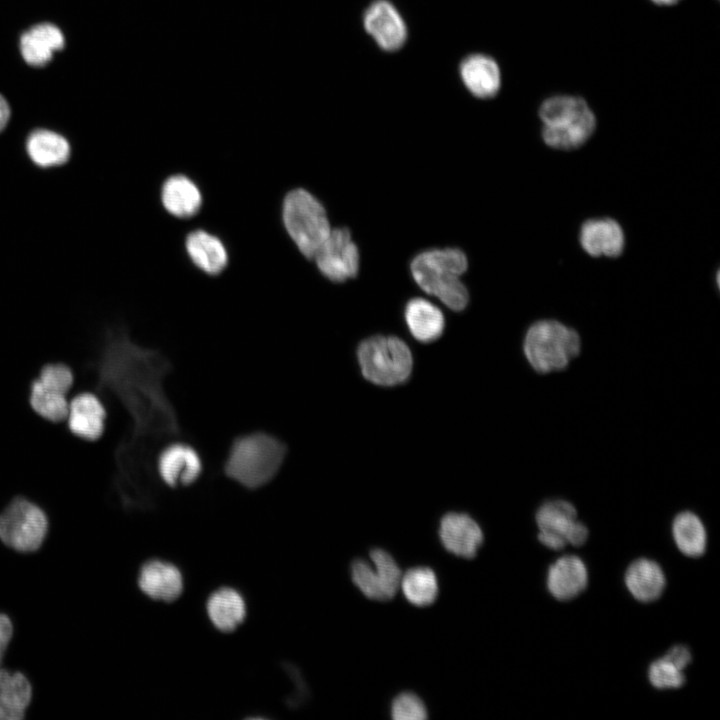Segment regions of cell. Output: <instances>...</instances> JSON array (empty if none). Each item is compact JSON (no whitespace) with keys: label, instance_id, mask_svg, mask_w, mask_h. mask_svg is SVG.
<instances>
[{"label":"cell","instance_id":"obj_1","mask_svg":"<svg viewBox=\"0 0 720 720\" xmlns=\"http://www.w3.org/2000/svg\"><path fill=\"white\" fill-rule=\"evenodd\" d=\"M467 268L468 259L459 248L425 250L410 263L417 285L454 311L463 310L469 301L468 290L460 279Z\"/></svg>","mask_w":720,"mask_h":720},{"label":"cell","instance_id":"obj_2","mask_svg":"<svg viewBox=\"0 0 720 720\" xmlns=\"http://www.w3.org/2000/svg\"><path fill=\"white\" fill-rule=\"evenodd\" d=\"M285 454L286 446L269 434L244 435L233 441L224 471L242 486L257 489L277 474Z\"/></svg>","mask_w":720,"mask_h":720},{"label":"cell","instance_id":"obj_3","mask_svg":"<svg viewBox=\"0 0 720 720\" xmlns=\"http://www.w3.org/2000/svg\"><path fill=\"white\" fill-rule=\"evenodd\" d=\"M544 142L560 150L582 146L596 128V118L584 99L557 95L546 99L539 108Z\"/></svg>","mask_w":720,"mask_h":720},{"label":"cell","instance_id":"obj_4","mask_svg":"<svg viewBox=\"0 0 720 720\" xmlns=\"http://www.w3.org/2000/svg\"><path fill=\"white\" fill-rule=\"evenodd\" d=\"M581 340L573 329L556 320H540L527 330L523 351L530 366L539 373L566 368L580 352Z\"/></svg>","mask_w":720,"mask_h":720},{"label":"cell","instance_id":"obj_5","mask_svg":"<svg viewBox=\"0 0 720 720\" xmlns=\"http://www.w3.org/2000/svg\"><path fill=\"white\" fill-rule=\"evenodd\" d=\"M50 529L46 510L24 495H15L0 511V542L21 554L38 551Z\"/></svg>","mask_w":720,"mask_h":720},{"label":"cell","instance_id":"obj_6","mask_svg":"<svg viewBox=\"0 0 720 720\" xmlns=\"http://www.w3.org/2000/svg\"><path fill=\"white\" fill-rule=\"evenodd\" d=\"M282 219L290 238L309 259L331 231L324 206L303 188L287 193L282 205Z\"/></svg>","mask_w":720,"mask_h":720},{"label":"cell","instance_id":"obj_7","mask_svg":"<svg viewBox=\"0 0 720 720\" xmlns=\"http://www.w3.org/2000/svg\"><path fill=\"white\" fill-rule=\"evenodd\" d=\"M357 358L364 378L381 386L404 383L413 367L409 347L395 336L377 335L365 339L358 346Z\"/></svg>","mask_w":720,"mask_h":720},{"label":"cell","instance_id":"obj_8","mask_svg":"<svg viewBox=\"0 0 720 720\" xmlns=\"http://www.w3.org/2000/svg\"><path fill=\"white\" fill-rule=\"evenodd\" d=\"M371 564L365 559L351 563V579L360 592L369 599L391 600L400 588L401 569L386 550L374 548L370 551Z\"/></svg>","mask_w":720,"mask_h":720},{"label":"cell","instance_id":"obj_9","mask_svg":"<svg viewBox=\"0 0 720 720\" xmlns=\"http://www.w3.org/2000/svg\"><path fill=\"white\" fill-rule=\"evenodd\" d=\"M313 259L319 271L329 280L339 283L356 277L360 267V253L349 229H331Z\"/></svg>","mask_w":720,"mask_h":720},{"label":"cell","instance_id":"obj_10","mask_svg":"<svg viewBox=\"0 0 720 720\" xmlns=\"http://www.w3.org/2000/svg\"><path fill=\"white\" fill-rule=\"evenodd\" d=\"M363 25L385 51L400 49L407 40V27L396 7L388 0H375L365 10Z\"/></svg>","mask_w":720,"mask_h":720},{"label":"cell","instance_id":"obj_11","mask_svg":"<svg viewBox=\"0 0 720 720\" xmlns=\"http://www.w3.org/2000/svg\"><path fill=\"white\" fill-rule=\"evenodd\" d=\"M157 470L167 486H188L199 478L202 472V460L192 446L174 442L160 452Z\"/></svg>","mask_w":720,"mask_h":720},{"label":"cell","instance_id":"obj_12","mask_svg":"<svg viewBox=\"0 0 720 720\" xmlns=\"http://www.w3.org/2000/svg\"><path fill=\"white\" fill-rule=\"evenodd\" d=\"M107 411L96 393L83 391L69 401L66 417L69 432L85 441H96L104 433Z\"/></svg>","mask_w":720,"mask_h":720},{"label":"cell","instance_id":"obj_13","mask_svg":"<svg viewBox=\"0 0 720 720\" xmlns=\"http://www.w3.org/2000/svg\"><path fill=\"white\" fill-rule=\"evenodd\" d=\"M539 530L562 537L567 544L583 545L588 538V529L577 520V511L568 501L555 499L544 502L536 512Z\"/></svg>","mask_w":720,"mask_h":720},{"label":"cell","instance_id":"obj_14","mask_svg":"<svg viewBox=\"0 0 720 720\" xmlns=\"http://www.w3.org/2000/svg\"><path fill=\"white\" fill-rule=\"evenodd\" d=\"M439 538L448 552L462 558H473L483 543L484 535L472 517L450 512L440 520Z\"/></svg>","mask_w":720,"mask_h":720},{"label":"cell","instance_id":"obj_15","mask_svg":"<svg viewBox=\"0 0 720 720\" xmlns=\"http://www.w3.org/2000/svg\"><path fill=\"white\" fill-rule=\"evenodd\" d=\"M33 699V684L21 670L0 666V720H24Z\"/></svg>","mask_w":720,"mask_h":720},{"label":"cell","instance_id":"obj_16","mask_svg":"<svg viewBox=\"0 0 720 720\" xmlns=\"http://www.w3.org/2000/svg\"><path fill=\"white\" fill-rule=\"evenodd\" d=\"M138 586L151 599L172 602L183 591V578L176 566L160 560H150L140 568Z\"/></svg>","mask_w":720,"mask_h":720},{"label":"cell","instance_id":"obj_17","mask_svg":"<svg viewBox=\"0 0 720 720\" xmlns=\"http://www.w3.org/2000/svg\"><path fill=\"white\" fill-rule=\"evenodd\" d=\"M582 248L591 256L617 257L625 245L624 232L613 219H590L580 230Z\"/></svg>","mask_w":720,"mask_h":720},{"label":"cell","instance_id":"obj_18","mask_svg":"<svg viewBox=\"0 0 720 720\" xmlns=\"http://www.w3.org/2000/svg\"><path fill=\"white\" fill-rule=\"evenodd\" d=\"M588 573L584 562L577 556L566 555L556 560L548 569L547 588L561 601L578 596L587 586Z\"/></svg>","mask_w":720,"mask_h":720},{"label":"cell","instance_id":"obj_19","mask_svg":"<svg viewBox=\"0 0 720 720\" xmlns=\"http://www.w3.org/2000/svg\"><path fill=\"white\" fill-rule=\"evenodd\" d=\"M459 73L465 87L478 98L494 97L501 86V73L497 62L483 54L464 58Z\"/></svg>","mask_w":720,"mask_h":720},{"label":"cell","instance_id":"obj_20","mask_svg":"<svg viewBox=\"0 0 720 720\" xmlns=\"http://www.w3.org/2000/svg\"><path fill=\"white\" fill-rule=\"evenodd\" d=\"M185 248L191 261L209 275L221 273L228 263V254L223 242L205 230L190 232Z\"/></svg>","mask_w":720,"mask_h":720},{"label":"cell","instance_id":"obj_21","mask_svg":"<svg viewBox=\"0 0 720 720\" xmlns=\"http://www.w3.org/2000/svg\"><path fill=\"white\" fill-rule=\"evenodd\" d=\"M64 43V36L58 27L42 23L23 33L20 51L29 65L42 66L51 60L55 51L63 48Z\"/></svg>","mask_w":720,"mask_h":720},{"label":"cell","instance_id":"obj_22","mask_svg":"<svg viewBox=\"0 0 720 720\" xmlns=\"http://www.w3.org/2000/svg\"><path fill=\"white\" fill-rule=\"evenodd\" d=\"M161 201L171 215L189 218L200 210L202 195L198 186L189 177L176 174L163 183Z\"/></svg>","mask_w":720,"mask_h":720},{"label":"cell","instance_id":"obj_23","mask_svg":"<svg viewBox=\"0 0 720 720\" xmlns=\"http://www.w3.org/2000/svg\"><path fill=\"white\" fill-rule=\"evenodd\" d=\"M404 318L411 335L422 343L438 339L445 328L442 311L424 298H412L405 306Z\"/></svg>","mask_w":720,"mask_h":720},{"label":"cell","instance_id":"obj_24","mask_svg":"<svg viewBox=\"0 0 720 720\" xmlns=\"http://www.w3.org/2000/svg\"><path fill=\"white\" fill-rule=\"evenodd\" d=\"M625 584L635 599L652 602L661 596L666 581L661 567L655 561L640 558L627 568Z\"/></svg>","mask_w":720,"mask_h":720},{"label":"cell","instance_id":"obj_25","mask_svg":"<svg viewBox=\"0 0 720 720\" xmlns=\"http://www.w3.org/2000/svg\"><path fill=\"white\" fill-rule=\"evenodd\" d=\"M26 152L34 164L49 168L66 163L71 148L62 135L47 129H37L26 140Z\"/></svg>","mask_w":720,"mask_h":720},{"label":"cell","instance_id":"obj_26","mask_svg":"<svg viewBox=\"0 0 720 720\" xmlns=\"http://www.w3.org/2000/svg\"><path fill=\"white\" fill-rule=\"evenodd\" d=\"M207 612L210 621L218 630L232 632L243 622L246 606L236 590L221 588L209 597Z\"/></svg>","mask_w":720,"mask_h":720},{"label":"cell","instance_id":"obj_27","mask_svg":"<svg viewBox=\"0 0 720 720\" xmlns=\"http://www.w3.org/2000/svg\"><path fill=\"white\" fill-rule=\"evenodd\" d=\"M400 588L406 600L419 607L432 604L439 593L435 572L424 566L410 568L402 574Z\"/></svg>","mask_w":720,"mask_h":720},{"label":"cell","instance_id":"obj_28","mask_svg":"<svg viewBox=\"0 0 720 720\" xmlns=\"http://www.w3.org/2000/svg\"><path fill=\"white\" fill-rule=\"evenodd\" d=\"M29 404L32 410L47 421L66 420L69 408L67 394L33 379L29 386Z\"/></svg>","mask_w":720,"mask_h":720},{"label":"cell","instance_id":"obj_29","mask_svg":"<svg viewBox=\"0 0 720 720\" xmlns=\"http://www.w3.org/2000/svg\"><path fill=\"white\" fill-rule=\"evenodd\" d=\"M672 533L678 549L686 556L699 557L705 552L706 530L693 512L679 513L673 520Z\"/></svg>","mask_w":720,"mask_h":720},{"label":"cell","instance_id":"obj_30","mask_svg":"<svg viewBox=\"0 0 720 720\" xmlns=\"http://www.w3.org/2000/svg\"><path fill=\"white\" fill-rule=\"evenodd\" d=\"M650 683L658 689L680 688L685 683L682 670L665 658L654 661L648 670Z\"/></svg>","mask_w":720,"mask_h":720},{"label":"cell","instance_id":"obj_31","mask_svg":"<svg viewBox=\"0 0 720 720\" xmlns=\"http://www.w3.org/2000/svg\"><path fill=\"white\" fill-rule=\"evenodd\" d=\"M391 717L395 720H423L427 709L421 698L412 692L398 694L391 703Z\"/></svg>","mask_w":720,"mask_h":720},{"label":"cell","instance_id":"obj_32","mask_svg":"<svg viewBox=\"0 0 720 720\" xmlns=\"http://www.w3.org/2000/svg\"><path fill=\"white\" fill-rule=\"evenodd\" d=\"M40 382L68 394L73 386L74 374L70 366L62 362L43 365L36 377Z\"/></svg>","mask_w":720,"mask_h":720},{"label":"cell","instance_id":"obj_33","mask_svg":"<svg viewBox=\"0 0 720 720\" xmlns=\"http://www.w3.org/2000/svg\"><path fill=\"white\" fill-rule=\"evenodd\" d=\"M14 636V623L5 612L0 611V666H3L5 657Z\"/></svg>","mask_w":720,"mask_h":720},{"label":"cell","instance_id":"obj_34","mask_svg":"<svg viewBox=\"0 0 720 720\" xmlns=\"http://www.w3.org/2000/svg\"><path fill=\"white\" fill-rule=\"evenodd\" d=\"M663 658L683 670L691 661V653L686 646L677 645L672 647Z\"/></svg>","mask_w":720,"mask_h":720},{"label":"cell","instance_id":"obj_35","mask_svg":"<svg viewBox=\"0 0 720 720\" xmlns=\"http://www.w3.org/2000/svg\"><path fill=\"white\" fill-rule=\"evenodd\" d=\"M538 539L544 546L552 550H560L567 545V542L562 537L549 532L540 531Z\"/></svg>","mask_w":720,"mask_h":720},{"label":"cell","instance_id":"obj_36","mask_svg":"<svg viewBox=\"0 0 720 720\" xmlns=\"http://www.w3.org/2000/svg\"><path fill=\"white\" fill-rule=\"evenodd\" d=\"M10 118V108L5 98L0 95V132L6 127Z\"/></svg>","mask_w":720,"mask_h":720},{"label":"cell","instance_id":"obj_37","mask_svg":"<svg viewBox=\"0 0 720 720\" xmlns=\"http://www.w3.org/2000/svg\"><path fill=\"white\" fill-rule=\"evenodd\" d=\"M651 1H653L655 4H658V5L669 6V5L676 4L680 0H651Z\"/></svg>","mask_w":720,"mask_h":720}]
</instances>
